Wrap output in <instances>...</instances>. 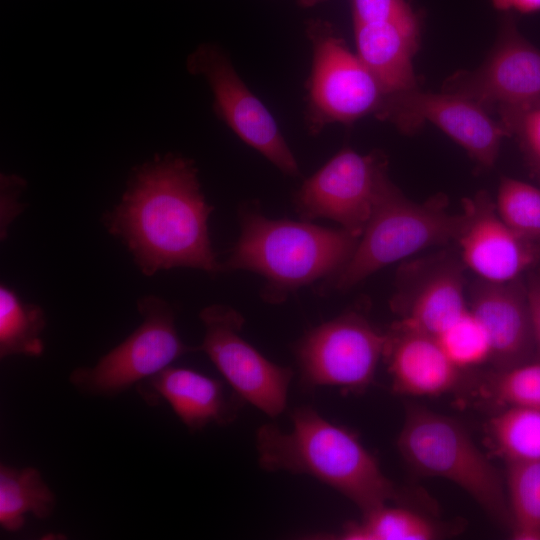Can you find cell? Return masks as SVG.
Segmentation results:
<instances>
[{"label":"cell","mask_w":540,"mask_h":540,"mask_svg":"<svg viewBox=\"0 0 540 540\" xmlns=\"http://www.w3.org/2000/svg\"><path fill=\"white\" fill-rule=\"evenodd\" d=\"M212 210L193 161L168 154L133 173L104 223L147 276L175 267L216 273L222 270L208 234Z\"/></svg>","instance_id":"1"},{"label":"cell","mask_w":540,"mask_h":540,"mask_svg":"<svg viewBox=\"0 0 540 540\" xmlns=\"http://www.w3.org/2000/svg\"><path fill=\"white\" fill-rule=\"evenodd\" d=\"M291 421L290 431L274 424L257 430L263 469L311 475L347 497L363 514L398 499L397 487L356 435L311 407L296 408Z\"/></svg>","instance_id":"2"},{"label":"cell","mask_w":540,"mask_h":540,"mask_svg":"<svg viewBox=\"0 0 540 540\" xmlns=\"http://www.w3.org/2000/svg\"><path fill=\"white\" fill-rule=\"evenodd\" d=\"M240 226V236L221 270H246L262 276V297L269 303H281L301 287L333 277L359 241L343 228L267 218L253 205L240 210Z\"/></svg>","instance_id":"3"},{"label":"cell","mask_w":540,"mask_h":540,"mask_svg":"<svg viewBox=\"0 0 540 540\" xmlns=\"http://www.w3.org/2000/svg\"><path fill=\"white\" fill-rule=\"evenodd\" d=\"M462 213L446 210V199L433 197L425 203L406 198L389 179H382L370 219L352 256L328 285L346 291L381 268L425 248L455 240Z\"/></svg>","instance_id":"4"},{"label":"cell","mask_w":540,"mask_h":540,"mask_svg":"<svg viewBox=\"0 0 540 540\" xmlns=\"http://www.w3.org/2000/svg\"><path fill=\"white\" fill-rule=\"evenodd\" d=\"M397 444L414 471L451 481L469 494L490 518L510 526L502 478L459 422L410 405Z\"/></svg>","instance_id":"5"},{"label":"cell","mask_w":540,"mask_h":540,"mask_svg":"<svg viewBox=\"0 0 540 540\" xmlns=\"http://www.w3.org/2000/svg\"><path fill=\"white\" fill-rule=\"evenodd\" d=\"M312 62L306 83V126L317 135L331 124H350L377 112L383 92L375 78L327 20L305 26Z\"/></svg>","instance_id":"6"},{"label":"cell","mask_w":540,"mask_h":540,"mask_svg":"<svg viewBox=\"0 0 540 540\" xmlns=\"http://www.w3.org/2000/svg\"><path fill=\"white\" fill-rule=\"evenodd\" d=\"M141 324L93 366L75 368L70 384L89 397H116L170 366L177 358L199 350L178 335L176 312L157 296H145L137 303Z\"/></svg>","instance_id":"7"},{"label":"cell","mask_w":540,"mask_h":540,"mask_svg":"<svg viewBox=\"0 0 540 540\" xmlns=\"http://www.w3.org/2000/svg\"><path fill=\"white\" fill-rule=\"evenodd\" d=\"M387 334L356 310H348L305 334L295 354L301 378L309 387L365 389L384 357Z\"/></svg>","instance_id":"8"},{"label":"cell","mask_w":540,"mask_h":540,"mask_svg":"<svg viewBox=\"0 0 540 540\" xmlns=\"http://www.w3.org/2000/svg\"><path fill=\"white\" fill-rule=\"evenodd\" d=\"M188 71L203 77L216 115L247 145L282 173L298 176V162L273 115L248 88L228 54L214 43L199 45L187 59Z\"/></svg>","instance_id":"9"},{"label":"cell","mask_w":540,"mask_h":540,"mask_svg":"<svg viewBox=\"0 0 540 540\" xmlns=\"http://www.w3.org/2000/svg\"><path fill=\"white\" fill-rule=\"evenodd\" d=\"M204 326L203 351L239 399L268 416L286 407L293 372L264 357L242 336L243 316L224 304L205 307L199 314Z\"/></svg>","instance_id":"10"},{"label":"cell","mask_w":540,"mask_h":540,"mask_svg":"<svg viewBox=\"0 0 540 540\" xmlns=\"http://www.w3.org/2000/svg\"><path fill=\"white\" fill-rule=\"evenodd\" d=\"M444 91L465 96L488 112L495 111L505 129L515 116L540 105V50L509 18L487 60L476 70L450 77Z\"/></svg>","instance_id":"11"},{"label":"cell","mask_w":540,"mask_h":540,"mask_svg":"<svg viewBox=\"0 0 540 540\" xmlns=\"http://www.w3.org/2000/svg\"><path fill=\"white\" fill-rule=\"evenodd\" d=\"M386 175L381 153L344 148L303 182L294 196L295 209L301 220L330 219L360 238Z\"/></svg>","instance_id":"12"},{"label":"cell","mask_w":540,"mask_h":540,"mask_svg":"<svg viewBox=\"0 0 540 540\" xmlns=\"http://www.w3.org/2000/svg\"><path fill=\"white\" fill-rule=\"evenodd\" d=\"M375 116L404 133L431 122L485 168L498 157L508 135L499 121L473 100L452 92H424L417 88L386 95Z\"/></svg>","instance_id":"13"},{"label":"cell","mask_w":540,"mask_h":540,"mask_svg":"<svg viewBox=\"0 0 540 540\" xmlns=\"http://www.w3.org/2000/svg\"><path fill=\"white\" fill-rule=\"evenodd\" d=\"M462 215L456 241L463 264L479 279L509 282L521 278L539 260L540 245L513 231L499 216L488 193L464 198Z\"/></svg>","instance_id":"14"},{"label":"cell","mask_w":540,"mask_h":540,"mask_svg":"<svg viewBox=\"0 0 540 540\" xmlns=\"http://www.w3.org/2000/svg\"><path fill=\"white\" fill-rule=\"evenodd\" d=\"M469 309L488 334L490 362L496 370L523 364L535 356L527 289L521 278L504 283L478 278L471 286Z\"/></svg>","instance_id":"15"},{"label":"cell","mask_w":540,"mask_h":540,"mask_svg":"<svg viewBox=\"0 0 540 540\" xmlns=\"http://www.w3.org/2000/svg\"><path fill=\"white\" fill-rule=\"evenodd\" d=\"M136 389L149 405L166 401L191 431L209 424H229L238 408V397H229L219 380L184 367L170 365L139 383Z\"/></svg>","instance_id":"16"},{"label":"cell","mask_w":540,"mask_h":540,"mask_svg":"<svg viewBox=\"0 0 540 540\" xmlns=\"http://www.w3.org/2000/svg\"><path fill=\"white\" fill-rule=\"evenodd\" d=\"M393 390L408 396H439L452 390L460 370L438 340L394 324L387 333L384 357Z\"/></svg>","instance_id":"17"},{"label":"cell","mask_w":540,"mask_h":540,"mask_svg":"<svg viewBox=\"0 0 540 540\" xmlns=\"http://www.w3.org/2000/svg\"><path fill=\"white\" fill-rule=\"evenodd\" d=\"M353 25L356 54L384 96L417 88L412 58L419 30L392 23Z\"/></svg>","instance_id":"18"},{"label":"cell","mask_w":540,"mask_h":540,"mask_svg":"<svg viewBox=\"0 0 540 540\" xmlns=\"http://www.w3.org/2000/svg\"><path fill=\"white\" fill-rule=\"evenodd\" d=\"M468 309L461 269L447 265L422 282L396 324L436 338Z\"/></svg>","instance_id":"19"},{"label":"cell","mask_w":540,"mask_h":540,"mask_svg":"<svg viewBox=\"0 0 540 540\" xmlns=\"http://www.w3.org/2000/svg\"><path fill=\"white\" fill-rule=\"evenodd\" d=\"M54 491L35 467L0 465V525L8 532L21 530L26 515L49 519L56 508Z\"/></svg>","instance_id":"20"},{"label":"cell","mask_w":540,"mask_h":540,"mask_svg":"<svg viewBox=\"0 0 540 540\" xmlns=\"http://www.w3.org/2000/svg\"><path fill=\"white\" fill-rule=\"evenodd\" d=\"M46 326L43 309L24 302L11 288L0 287V357L13 355L41 356L44 342L41 334Z\"/></svg>","instance_id":"21"},{"label":"cell","mask_w":540,"mask_h":540,"mask_svg":"<svg viewBox=\"0 0 540 540\" xmlns=\"http://www.w3.org/2000/svg\"><path fill=\"white\" fill-rule=\"evenodd\" d=\"M438 526L415 510L383 505L363 514L359 522H349L337 535L343 540H432Z\"/></svg>","instance_id":"22"},{"label":"cell","mask_w":540,"mask_h":540,"mask_svg":"<svg viewBox=\"0 0 540 540\" xmlns=\"http://www.w3.org/2000/svg\"><path fill=\"white\" fill-rule=\"evenodd\" d=\"M487 431L506 463L540 461V409L507 407L490 419Z\"/></svg>","instance_id":"23"},{"label":"cell","mask_w":540,"mask_h":540,"mask_svg":"<svg viewBox=\"0 0 540 540\" xmlns=\"http://www.w3.org/2000/svg\"><path fill=\"white\" fill-rule=\"evenodd\" d=\"M513 539L540 540V461L507 463Z\"/></svg>","instance_id":"24"},{"label":"cell","mask_w":540,"mask_h":540,"mask_svg":"<svg viewBox=\"0 0 540 540\" xmlns=\"http://www.w3.org/2000/svg\"><path fill=\"white\" fill-rule=\"evenodd\" d=\"M496 210L503 221L523 238L540 245V189L524 181L501 179Z\"/></svg>","instance_id":"25"},{"label":"cell","mask_w":540,"mask_h":540,"mask_svg":"<svg viewBox=\"0 0 540 540\" xmlns=\"http://www.w3.org/2000/svg\"><path fill=\"white\" fill-rule=\"evenodd\" d=\"M436 339L459 369L490 361L491 344L488 334L470 309Z\"/></svg>","instance_id":"26"},{"label":"cell","mask_w":540,"mask_h":540,"mask_svg":"<svg viewBox=\"0 0 540 540\" xmlns=\"http://www.w3.org/2000/svg\"><path fill=\"white\" fill-rule=\"evenodd\" d=\"M488 392L506 407L540 409V359L496 370L490 377Z\"/></svg>","instance_id":"27"},{"label":"cell","mask_w":540,"mask_h":540,"mask_svg":"<svg viewBox=\"0 0 540 540\" xmlns=\"http://www.w3.org/2000/svg\"><path fill=\"white\" fill-rule=\"evenodd\" d=\"M353 24L392 23L419 30L407 0H350Z\"/></svg>","instance_id":"28"},{"label":"cell","mask_w":540,"mask_h":540,"mask_svg":"<svg viewBox=\"0 0 540 540\" xmlns=\"http://www.w3.org/2000/svg\"><path fill=\"white\" fill-rule=\"evenodd\" d=\"M505 130L508 135L516 134L540 165V105L515 116Z\"/></svg>","instance_id":"29"},{"label":"cell","mask_w":540,"mask_h":540,"mask_svg":"<svg viewBox=\"0 0 540 540\" xmlns=\"http://www.w3.org/2000/svg\"><path fill=\"white\" fill-rule=\"evenodd\" d=\"M25 181L16 175H1V237H6L10 223L21 213L23 204L20 202Z\"/></svg>","instance_id":"30"},{"label":"cell","mask_w":540,"mask_h":540,"mask_svg":"<svg viewBox=\"0 0 540 540\" xmlns=\"http://www.w3.org/2000/svg\"><path fill=\"white\" fill-rule=\"evenodd\" d=\"M526 289L535 341V355L540 359V270L530 276Z\"/></svg>","instance_id":"31"},{"label":"cell","mask_w":540,"mask_h":540,"mask_svg":"<svg viewBox=\"0 0 540 540\" xmlns=\"http://www.w3.org/2000/svg\"><path fill=\"white\" fill-rule=\"evenodd\" d=\"M493 7L503 12L532 14L540 12V0H490Z\"/></svg>","instance_id":"32"},{"label":"cell","mask_w":540,"mask_h":540,"mask_svg":"<svg viewBox=\"0 0 540 540\" xmlns=\"http://www.w3.org/2000/svg\"><path fill=\"white\" fill-rule=\"evenodd\" d=\"M325 1L327 0H296L297 4L302 8H311Z\"/></svg>","instance_id":"33"}]
</instances>
